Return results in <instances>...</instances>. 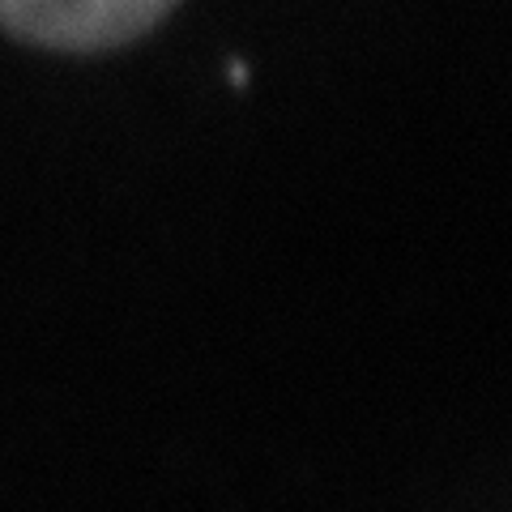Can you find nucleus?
Instances as JSON below:
<instances>
[{
  "instance_id": "f257e3e1",
  "label": "nucleus",
  "mask_w": 512,
  "mask_h": 512,
  "mask_svg": "<svg viewBox=\"0 0 512 512\" xmlns=\"http://www.w3.org/2000/svg\"><path fill=\"white\" fill-rule=\"evenodd\" d=\"M180 0H0L9 35L52 52H107L133 43Z\"/></svg>"
}]
</instances>
